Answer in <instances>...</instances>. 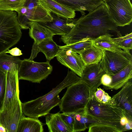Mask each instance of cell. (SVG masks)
Listing matches in <instances>:
<instances>
[{
    "instance_id": "52a82bcc",
    "label": "cell",
    "mask_w": 132,
    "mask_h": 132,
    "mask_svg": "<svg viewBox=\"0 0 132 132\" xmlns=\"http://www.w3.org/2000/svg\"><path fill=\"white\" fill-rule=\"evenodd\" d=\"M109 14L118 26L130 25L132 21V5L130 0H104Z\"/></svg>"
},
{
    "instance_id": "e575fe53",
    "label": "cell",
    "mask_w": 132,
    "mask_h": 132,
    "mask_svg": "<svg viewBox=\"0 0 132 132\" xmlns=\"http://www.w3.org/2000/svg\"><path fill=\"white\" fill-rule=\"evenodd\" d=\"M8 51H6L5 53H9L13 56H18L22 54L21 51L17 47L13 48L10 50L9 49Z\"/></svg>"
},
{
    "instance_id": "4fadbf2b",
    "label": "cell",
    "mask_w": 132,
    "mask_h": 132,
    "mask_svg": "<svg viewBox=\"0 0 132 132\" xmlns=\"http://www.w3.org/2000/svg\"><path fill=\"white\" fill-rule=\"evenodd\" d=\"M52 20L50 22H37L54 34L62 36L68 34L74 25L77 19L65 18L50 12Z\"/></svg>"
},
{
    "instance_id": "277c9868",
    "label": "cell",
    "mask_w": 132,
    "mask_h": 132,
    "mask_svg": "<svg viewBox=\"0 0 132 132\" xmlns=\"http://www.w3.org/2000/svg\"><path fill=\"white\" fill-rule=\"evenodd\" d=\"M21 29L16 12L0 10V55L19 41Z\"/></svg>"
},
{
    "instance_id": "7402d4cb",
    "label": "cell",
    "mask_w": 132,
    "mask_h": 132,
    "mask_svg": "<svg viewBox=\"0 0 132 132\" xmlns=\"http://www.w3.org/2000/svg\"><path fill=\"white\" fill-rule=\"evenodd\" d=\"M78 54L80 55L86 65L99 63L103 57V51L102 50L92 45Z\"/></svg>"
},
{
    "instance_id": "5bb4252c",
    "label": "cell",
    "mask_w": 132,
    "mask_h": 132,
    "mask_svg": "<svg viewBox=\"0 0 132 132\" xmlns=\"http://www.w3.org/2000/svg\"><path fill=\"white\" fill-rule=\"evenodd\" d=\"M106 73L99 63L86 65L80 77L81 80L90 88L94 95L97 89L102 84L101 78Z\"/></svg>"
},
{
    "instance_id": "1f68e13d",
    "label": "cell",
    "mask_w": 132,
    "mask_h": 132,
    "mask_svg": "<svg viewBox=\"0 0 132 132\" xmlns=\"http://www.w3.org/2000/svg\"><path fill=\"white\" fill-rule=\"evenodd\" d=\"M6 85V74L0 71V112L3 107L4 102Z\"/></svg>"
},
{
    "instance_id": "8fae6325",
    "label": "cell",
    "mask_w": 132,
    "mask_h": 132,
    "mask_svg": "<svg viewBox=\"0 0 132 132\" xmlns=\"http://www.w3.org/2000/svg\"><path fill=\"white\" fill-rule=\"evenodd\" d=\"M56 57L60 63L79 77H81L85 65L79 54L70 49L59 48Z\"/></svg>"
},
{
    "instance_id": "7a4b0ae2",
    "label": "cell",
    "mask_w": 132,
    "mask_h": 132,
    "mask_svg": "<svg viewBox=\"0 0 132 132\" xmlns=\"http://www.w3.org/2000/svg\"><path fill=\"white\" fill-rule=\"evenodd\" d=\"M81 80L80 77L69 71L62 81L47 93L36 99L22 103L23 113L36 118L46 116L53 108L59 105L61 99L59 94L62 90Z\"/></svg>"
},
{
    "instance_id": "f1b7e54d",
    "label": "cell",
    "mask_w": 132,
    "mask_h": 132,
    "mask_svg": "<svg viewBox=\"0 0 132 132\" xmlns=\"http://www.w3.org/2000/svg\"><path fill=\"white\" fill-rule=\"evenodd\" d=\"M89 132H121L120 129L114 126L101 124L91 123L88 126Z\"/></svg>"
},
{
    "instance_id": "30bf717a",
    "label": "cell",
    "mask_w": 132,
    "mask_h": 132,
    "mask_svg": "<svg viewBox=\"0 0 132 132\" xmlns=\"http://www.w3.org/2000/svg\"><path fill=\"white\" fill-rule=\"evenodd\" d=\"M21 103L19 98L11 108L0 112V123L5 127L7 132H17L19 122L23 116Z\"/></svg>"
},
{
    "instance_id": "3957f363",
    "label": "cell",
    "mask_w": 132,
    "mask_h": 132,
    "mask_svg": "<svg viewBox=\"0 0 132 132\" xmlns=\"http://www.w3.org/2000/svg\"><path fill=\"white\" fill-rule=\"evenodd\" d=\"M89 87L82 80L67 87L59 106L63 113H76L85 109L92 95Z\"/></svg>"
},
{
    "instance_id": "4316f807",
    "label": "cell",
    "mask_w": 132,
    "mask_h": 132,
    "mask_svg": "<svg viewBox=\"0 0 132 132\" xmlns=\"http://www.w3.org/2000/svg\"><path fill=\"white\" fill-rule=\"evenodd\" d=\"M26 0H0V10L17 12L23 6Z\"/></svg>"
},
{
    "instance_id": "e0dca14e",
    "label": "cell",
    "mask_w": 132,
    "mask_h": 132,
    "mask_svg": "<svg viewBox=\"0 0 132 132\" xmlns=\"http://www.w3.org/2000/svg\"><path fill=\"white\" fill-rule=\"evenodd\" d=\"M74 11L85 14V11L89 12L94 10L104 2L103 0H54Z\"/></svg>"
},
{
    "instance_id": "d6a6232c",
    "label": "cell",
    "mask_w": 132,
    "mask_h": 132,
    "mask_svg": "<svg viewBox=\"0 0 132 132\" xmlns=\"http://www.w3.org/2000/svg\"><path fill=\"white\" fill-rule=\"evenodd\" d=\"M75 113H60L61 116L64 123L70 130L71 132H73Z\"/></svg>"
},
{
    "instance_id": "74e56055",
    "label": "cell",
    "mask_w": 132,
    "mask_h": 132,
    "mask_svg": "<svg viewBox=\"0 0 132 132\" xmlns=\"http://www.w3.org/2000/svg\"></svg>"
},
{
    "instance_id": "7c38bea8",
    "label": "cell",
    "mask_w": 132,
    "mask_h": 132,
    "mask_svg": "<svg viewBox=\"0 0 132 132\" xmlns=\"http://www.w3.org/2000/svg\"><path fill=\"white\" fill-rule=\"evenodd\" d=\"M18 71L7 72L6 73L5 93L3 104L0 112L11 108L14 102L19 98Z\"/></svg>"
},
{
    "instance_id": "83f0119b",
    "label": "cell",
    "mask_w": 132,
    "mask_h": 132,
    "mask_svg": "<svg viewBox=\"0 0 132 132\" xmlns=\"http://www.w3.org/2000/svg\"><path fill=\"white\" fill-rule=\"evenodd\" d=\"M113 42L123 50L130 52L132 48V33L127 34L124 36L112 38Z\"/></svg>"
},
{
    "instance_id": "9a60e30c",
    "label": "cell",
    "mask_w": 132,
    "mask_h": 132,
    "mask_svg": "<svg viewBox=\"0 0 132 132\" xmlns=\"http://www.w3.org/2000/svg\"><path fill=\"white\" fill-rule=\"evenodd\" d=\"M112 98L116 105L122 109L132 119V83L129 81Z\"/></svg>"
},
{
    "instance_id": "5b68a950",
    "label": "cell",
    "mask_w": 132,
    "mask_h": 132,
    "mask_svg": "<svg viewBox=\"0 0 132 132\" xmlns=\"http://www.w3.org/2000/svg\"><path fill=\"white\" fill-rule=\"evenodd\" d=\"M85 110L88 115L101 121L120 122L121 119L124 117L132 120L121 108L99 102L95 99L94 95H92Z\"/></svg>"
},
{
    "instance_id": "cb8c5ba5",
    "label": "cell",
    "mask_w": 132,
    "mask_h": 132,
    "mask_svg": "<svg viewBox=\"0 0 132 132\" xmlns=\"http://www.w3.org/2000/svg\"><path fill=\"white\" fill-rule=\"evenodd\" d=\"M112 36L104 35L100 36L92 40V45L102 50H105L113 52L123 53L125 51L119 47L113 41Z\"/></svg>"
},
{
    "instance_id": "603a6c76",
    "label": "cell",
    "mask_w": 132,
    "mask_h": 132,
    "mask_svg": "<svg viewBox=\"0 0 132 132\" xmlns=\"http://www.w3.org/2000/svg\"><path fill=\"white\" fill-rule=\"evenodd\" d=\"M22 60L16 56L4 53L0 55V71L6 74L18 70Z\"/></svg>"
},
{
    "instance_id": "2e32d148",
    "label": "cell",
    "mask_w": 132,
    "mask_h": 132,
    "mask_svg": "<svg viewBox=\"0 0 132 132\" xmlns=\"http://www.w3.org/2000/svg\"><path fill=\"white\" fill-rule=\"evenodd\" d=\"M30 37L34 40L29 60H33L37 55L36 51L38 45L44 40L53 38L54 35L49 30L36 22L31 23L29 28Z\"/></svg>"
},
{
    "instance_id": "8d00e7d4",
    "label": "cell",
    "mask_w": 132,
    "mask_h": 132,
    "mask_svg": "<svg viewBox=\"0 0 132 132\" xmlns=\"http://www.w3.org/2000/svg\"><path fill=\"white\" fill-rule=\"evenodd\" d=\"M0 132H7V131L5 127L3 125L0 123Z\"/></svg>"
},
{
    "instance_id": "6da1fadb",
    "label": "cell",
    "mask_w": 132,
    "mask_h": 132,
    "mask_svg": "<svg viewBox=\"0 0 132 132\" xmlns=\"http://www.w3.org/2000/svg\"><path fill=\"white\" fill-rule=\"evenodd\" d=\"M112 19L104 2L86 15L77 19L68 34L60 40L68 45L87 40H92L104 35L122 36Z\"/></svg>"
},
{
    "instance_id": "ac0fdd59",
    "label": "cell",
    "mask_w": 132,
    "mask_h": 132,
    "mask_svg": "<svg viewBox=\"0 0 132 132\" xmlns=\"http://www.w3.org/2000/svg\"><path fill=\"white\" fill-rule=\"evenodd\" d=\"M111 76L112 80L111 84L108 86H104V88L117 90L121 88L131 79L132 62H130L122 69Z\"/></svg>"
},
{
    "instance_id": "836d02e7",
    "label": "cell",
    "mask_w": 132,
    "mask_h": 132,
    "mask_svg": "<svg viewBox=\"0 0 132 132\" xmlns=\"http://www.w3.org/2000/svg\"><path fill=\"white\" fill-rule=\"evenodd\" d=\"M112 80L111 75L106 73L104 74L101 78V84L103 85V86H109L111 84Z\"/></svg>"
},
{
    "instance_id": "8992f818",
    "label": "cell",
    "mask_w": 132,
    "mask_h": 132,
    "mask_svg": "<svg viewBox=\"0 0 132 132\" xmlns=\"http://www.w3.org/2000/svg\"><path fill=\"white\" fill-rule=\"evenodd\" d=\"M53 67L47 61L38 62L24 59L22 60L18 71L19 80H24L33 82L39 83L51 74Z\"/></svg>"
},
{
    "instance_id": "d590c367",
    "label": "cell",
    "mask_w": 132,
    "mask_h": 132,
    "mask_svg": "<svg viewBox=\"0 0 132 132\" xmlns=\"http://www.w3.org/2000/svg\"><path fill=\"white\" fill-rule=\"evenodd\" d=\"M132 129V120H129L124 126L123 131L131 130Z\"/></svg>"
},
{
    "instance_id": "484cf974",
    "label": "cell",
    "mask_w": 132,
    "mask_h": 132,
    "mask_svg": "<svg viewBox=\"0 0 132 132\" xmlns=\"http://www.w3.org/2000/svg\"><path fill=\"white\" fill-rule=\"evenodd\" d=\"M95 122L94 118L87 115L85 109L78 111L75 113L73 132L84 131L90 124Z\"/></svg>"
},
{
    "instance_id": "ffe728a7",
    "label": "cell",
    "mask_w": 132,
    "mask_h": 132,
    "mask_svg": "<svg viewBox=\"0 0 132 132\" xmlns=\"http://www.w3.org/2000/svg\"><path fill=\"white\" fill-rule=\"evenodd\" d=\"M46 123L50 132H71L62 119L59 112L46 115Z\"/></svg>"
},
{
    "instance_id": "ba28073f",
    "label": "cell",
    "mask_w": 132,
    "mask_h": 132,
    "mask_svg": "<svg viewBox=\"0 0 132 132\" xmlns=\"http://www.w3.org/2000/svg\"><path fill=\"white\" fill-rule=\"evenodd\" d=\"M102 50L103 57L99 63L105 72L108 74H115L132 62V56L130 52L118 53Z\"/></svg>"
},
{
    "instance_id": "d4e9b609",
    "label": "cell",
    "mask_w": 132,
    "mask_h": 132,
    "mask_svg": "<svg viewBox=\"0 0 132 132\" xmlns=\"http://www.w3.org/2000/svg\"><path fill=\"white\" fill-rule=\"evenodd\" d=\"M59 46L54 41L52 38L46 39L40 42L38 45L36 53L41 52L45 55L47 61H50L58 53Z\"/></svg>"
},
{
    "instance_id": "f546056e",
    "label": "cell",
    "mask_w": 132,
    "mask_h": 132,
    "mask_svg": "<svg viewBox=\"0 0 132 132\" xmlns=\"http://www.w3.org/2000/svg\"><path fill=\"white\" fill-rule=\"evenodd\" d=\"M92 45V40H87L68 45L59 46V48L70 49L72 52L78 53L80 51L89 47Z\"/></svg>"
},
{
    "instance_id": "d6986e66",
    "label": "cell",
    "mask_w": 132,
    "mask_h": 132,
    "mask_svg": "<svg viewBox=\"0 0 132 132\" xmlns=\"http://www.w3.org/2000/svg\"><path fill=\"white\" fill-rule=\"evenodd\" d=\"M41 5L49 12L68 18L73 19L75 12L54 0H40Z\"/></svg>"
},
{
    "instance_id": "44dd1931",
    "label": "cell",
    "mask_w": 132,
    "mask_h": 132,
    "mask_svg": "<svg viewBox=\"0 0 132 132\" xmlns=\"http://www.w3.org/2000/svg\"><path fill=\"white\" fill-rule=\"evenodd\" d=\"M42 123L38 118L23 116L19 122L17 132H43Z\"/></svg>"
},
{
    "instance_id": "4dcf8cb0",
    "label": "cell",
    "mask_w": 132,
    "mask_h": 132,
    "mask_svg": "<svg viewBox=\"0 0 132 132\" xmlns=\"http://www.w3.org/2000/svg\"><path fill=\"white\" fill-rule=\"evenodd\" d=\"M94 96L96 100L99 102L116 105L114 100L108 93L100 88H97L94 93Z\"/></svg>"
},
{
    "instance_id": "9c48e42d",
    "label": "cell",
    "mask_w": 132,
    "mask_h": 132,
    "mask_svg": "<svg viewBox=\"0 0 132 132\" xmlns=\"http://www.w3.org/2000/svg\"><path fill=\"white\" fill-rule=\"evenodd\" d=\"M18 20L21 29L29 28L33 22H46L52 21L50 12L41 4L31 9L23 6L17 12Z\"/></svg>"
}]
</instances>
